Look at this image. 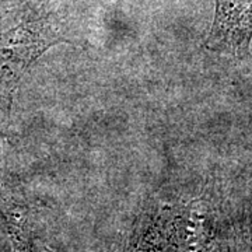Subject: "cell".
Segmentation results:
<instances>
[{
  "label": "cell",
  "instance_id": "obj_1",
  "mask_svg": "<svg viewBox=\"0 0 252 252\" xmlns=\"http://www.w3.org/2000/svg\"><path fill=\"white\" fill-rule=\"evenodd\" d=\"M62 35L46 23H30L0 35V125L9 118L11 97L23 74Z\"/></svg>",
  "mask_w": 252,
  "mask_h": 252
},
{
  "label": "cell",
  "instance_id": "obj_2",
  "mask_svg": "<svg viewBox=\"0 0 252 252\" xmlns=\"http://www.w3.org/2000/svg\"><path fill=\"white\" fill-rule=\"evenodd\" d=\"M252 42V0H216L206 48L217 54L244 58Z\"/></svg>",
  "mask_w": 252,
  "mask_h": 252
}]
</instances>
